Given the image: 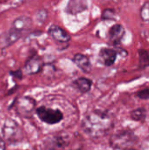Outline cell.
Returning <instances> with one entry per match:
<instances>
[{"mask_svg": "<svg viewBox=\"0 0 149 150\" xmlns=\"http://www.w3.org/2000/svg\"><path fill=\"white\" fill-rule=\"evenodd\" d=\"M43 68V62L40 56H38L36 54L33 55H31L27 61L25 63L24 70L26 75H35L41 71Z\"/></svg>", "mask_w": 149, "mask_h": 150, "instance_id": "8", "label": "cell"}, {"mask_svg": "<svg viewBox=\"0 0 149 150\" xmlns=\"http://www.w3.org/2000/svg\"><path fill=\"white\" fill-rule=\"evenodd\" d=\"M141 18L144 22L149 21V1L146 2L141 9Z\"/></svg>", "mask_w": 149, "mask_h": 150, "instance_id": "18", "label": "cell"}, {"mask_svg": "<svg viewBox=\"0 0 149 150\" xmlns=\"http://www.w3.org/2000/svg\"><path fill=\"white\" fill-rule=\"evenodd\" d=\"M10 75H11V76H13L14 78H17V79L21 80L22 77H23V71H22L21 69L12 70V71H10Z\"/></svg>", "mask_w": 149, "mask_h": 150, "instance_id": "21", "label": "cell"}, {"mask_svg": "<svg viewBox=\"0 0 149 150\" xmlns=\"http://www.w3.org/2000/svg\"><path fill=\"white\" fill-rule=\"evenodd\" d=\"M45 145L48 150H64L68 146V140L64 136H52L45 142Z\"/></svg>", "mask_w": 149, "mask_h": 150, "instance_id": "10", "label": "cell"}, {"mask_svg": "<svg viewBox=\"0 0 149 150\" xmlns=\"http://www.w3.org/2000/svg\"><path fill=\"white\" fill-rule=\"evenodd\" d=\"M139 62L141 69H145L149 66V54L147 50L143 48L139 50Z\"/></svg>", "mask_w": 149, "mask_h": 150, "instance_id": "16", "label": "cell"}, {"mask_svg": "<svg viewBox=\"0 0 149 150\" xmlns=\"http://www.w3.org/2000/svg\"><path fill=\"white\" fill-rule=\"evenodd\" d=\"M74 84L76 86V88L83 93H86L88 92L92 85V82L85 77H80L78 79H76L74 82Z\"/></svg>", "mask_w": 149, "mask_h": 150, "instance_id": "15", "label": "cell"}, {"mask_svg": "<svg viewBox=\"0 0 149 150\" xmlns=\"http://www.w3.org/2000/svg\"><path fill=\"white\" fill-rule=\"evenodd\" d=\"M48 34L50 37L59 44H67L69 42L71 37L67 31L56 25H52L48 29Z\"/></svg>", "mask_w": 149, "mask_h": 150, "instance_id": "7", "label": "cell"}, {"mask_svg": "<svg viewBox=\"0 0 149 150\" xmlns=\"http://www.w3.org/2000/svg\"><path fill=\"white\" fill-rule=\"evenodd\" d=\"M131 117L134 120L143 121L146 118V110L144 108H138L131 112Z\"/></svg>", "mask_w": 149, "mask_h": 150, "instance_id": "17", "label": "cell"}, {"mask_svg": "<svg viewBox=\"0 0 149 150\" xmlns=\"http://www.w3.org/2000/svg\"><path fill=\"white\" fill-rule=\"evenodd\" d=\"M36 113L39 119L48 125H54L59 123L63 119V114L59 110H54L46 106H40L36 109Z\"/></svg>", "mask_w": 149, "mask_h": 150, "instance_id": "5", "label": "cell"}, {"mask_svg": "<svg viewBox=\"0 0 149 150\" xmlns=\"http://www.w3.org/2000/svg\"><path fill=\"white\" fill-rule=\"evenodd\" d=\"M125 150H133V149H125Z\"/></svg>", "mask_w": 149, "mask_h": 150, "instance_id": "25", "label": "cell"}, {"mask_svg": "<svg viewBox=\"0 0 149 150\" xmlns=\"http://www.w3.org/2000/svg\"><path fill=\"white\" fill-rule=\"evenodd\" d=\"M3 136L5 141L11 143H15L23 138V132L20 127L16 121L11 119H7L3 126Z\"/></svg>", "mask_w": 149, "mask_h": 150, "instance_id": "3", "label": "cell"}, {"mask_svg": "<svg viewBox=\"0 0 149 150\" xmlns=\"http://www.w3.org/2000/svg\"><path fill=\"white\" fill-rule=\"evenodd\" d=\"M13 106L17 113L23 118H30L36 110L35 100L30 97H22L16 99Z\"/></svg>", "mask_w": 149, "mask_h": 150, "instance_id": "4", "label": "cell"}, {"mask_svg": "<svg viewBox=\"0 0 149 150\" xmlns=\"http://www.w3.org/2000/svg\"><path fill=\"white\" fill-rule=\"evenodd\" d=\"M138 142V138L130 131H122L114 134L111 140V146L114 149H127Z\"/></svg>", "mask_w": 149, "mask_h": 150, "instance_id": "2", "label": "cell"}, {"mask_svg": "<svg viewBox=\"0 0 149 150\" xmlns=\"http://www.w3.org/2000/svg\"><path fill=\"white\" fill-rule=\"evenodd\" d=\"M115 12L112 9H106L102 13V18L105 20H114L115 19Z\"/></svg>", "mask_w": 149, "mask_h": 150, "instance_id": "19", "label": "cell"}, {"mask_svg": "<svg viewBox=\"0 0 149 150\" xmlns=\"http://www.w3.org/2000/svg\"><path fill=\"white\" fill-rule=\"evenodd\" d=\"M22 36L18 32H16L12 28H10L9 31L0 35V48L5 49L11 47Z\"/></svg>", "mask_w": 149, "mask_h": 150, "instance_id": "9", "label": "cell"}, {"mask_svg": "<svg viewBox=\"0 0 149 150\" xmlns=\"http://www.w3.org/2000/svg\"><path fill=\"white\" fill-rule=\"evenodd\" d=\"M6 149V143L4 139H3L2 137H0V150H5Z\"/></svg>", "mask_w": 149, "mask_h": 150, "instance_id": "24", "label": "cell"}, {"mask_svg": "<svg viewBox=\"0 0 149 150\" xmlns=\"http://www.w3.org/2000/svg\"><path fill=\"white\" fill-rule=\"evenodd\" d=\"M32 25V20L28 16H19L17 18H15L11 24V27L13 30L18 32L21 36L25 35L26 33H28Z\"/></svg>", "mask_w": 149, "mask_h": 150, "instance_id": "6", "label": "cell"}, {"mask_svg": "<svg viewBox=\"0 0 149 150\" xmlns=\"http://www.w3.org/2000/svg\"><path fill=\"white\" fill-rule=\"evenodd\" d=\"M88 9L87 0H68L65 11L71 15H76Z\"/></svg>", "mask_w": 149, "mask_h": 150, "instance_id": "11", "label": "cell"}, {"mask_svg": "<svg viewBox=\"0 0 149 150\" xmlns=\"http://www.w3.org/2000/svg\"><path fill=\"white\" fill-rule=\"evenodd\" d=\"M126 31L122 25L116 24L112 25L109 31V40L113 45H119L125 36Z\"/></svg>", "mask_w": 149, "mask_h": 150, "instance_id": "12", "label": "cell"}, {"mask_svg": "<svg viewBox=\"0 0 149 150\" xmlns=\"http://www.w3.org/2000/svg\"><path fill=\"white\" fill-rule=\"evenodd\" d=\"M112 127V118L109 114L103 112H92L86 115L83 121V131L88 135L94 138L105 135Z\"/></svg>", "mask_w": 149, "mask_h": 150, "instance_id": "1", "label": "cell"}, {"mask_svg": "<svg viewBox=\"0 0 149 150\" xmlns=\"http://www.w3.org/2000/svg\"><path fill=\"white\" fill-rule=\"evenodd\" d=\"M47 17V12L45 10H41L37 13V18L41 22H44Z\"/></svg>", "mask_w": 149, "mask_h": 150, "instance_id": "22", "label": "cell"}, {"mask_svg": "<svg viewBox=\"0 0 149 150\" xmlns=\"http://www.w3.org/2000/svg\"><path fill=\"white\" fill-rule=\"evenodd\" d=\"M141 150H149V137L146 138L141 145Z\"/></svg>", "mask_w": 149, "mask_h": 150, "instance_id": "23", "label": "cell"}, {"mask_svg": "<svg viewBox=\"0 0 149 150\" xmlns=\"http://www.w3.org/2000/svg\"><path fill=\"white\" fill-rule=\"evenodd\" d=\"M137 96L140 98H142V99H148V98H149V88L148 89H145V90H141V91H138Z\"/></svg>", "mask_w": 149, "mask_h": 150, "instance_id": "20", "label": "cell"}, {"mask_svg": "<svg viewBox=\"0 0 149 150\" xmlns=\"http://www.w3.org/2000/svg\"><path fill=\"white\" fill-rule=\"evenodd\" d=\"M74 63L83 71L85 73H90L91 70V63L90 62V59L83 54H75L73 58Z\"/></svg>", "mask_w": 149, "mask_h": 150, "instance_id": "14", "label": "cell"}, {"mask_svg": "<svg viewBox=\"0 0 149 150\" xmlns=\"http://www.w3.org/2000/svg\"><path fill=\"white\" fill-rule=\"evenodd\" d=\"M117 52L114 49L109 47H103L99 52V57L101 61L107 67H110L114 64L117 59Z\"/></svg>", "mask_w": 149, "mask_h": 150, "instance_id": "13", "label": "cell"}]
</instances>
